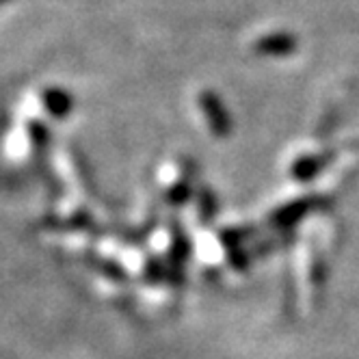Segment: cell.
Returning a JSON list of instances; mask_svg holds the SVG:
<instances>
[{"label":"cell","mask_w":359,"mask_h":359,"mask_svg":"<svg viewBox=\"0 0 359 359\" xmlns=\"http://www.w3.org/2000/svg\"><path fill=\"white\" fill-rule=\"evenodd\" d=\"M273 46V50L271 53H286V50H290L292 48V39L290 37H273V39H264L262 43H260V48H264L262 53H266V50Z\"/></svg>","instance_id":"obj_1"}]
</instances>
